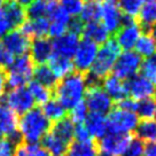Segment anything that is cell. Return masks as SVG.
<instances>
[{
  "instance_id": "6da1fadb",
  "label": "cell",
  "mask_w": 156,
  "mask_h": 156,
  "mask_svg": "<svg viewBox=\"0 0 156 156\" xmlns=\"http://www.w3.org/2000/svg\"><path fill=\"white\" fill-rule=\"evenodd\" d=\"M86 88L85 75L73 71L58 80L54 87V95L66 110H71L76 105L83 101Z\"/></svg>"
},
{
  "instance_id": "7a4b0ae2",
  "label": "cell",
  "mask_w": 156,
  "mask_h": 156,
  "mask_svg": "<svg viewBox=\"0 0 156 156\" xmlns=\"http://www.w3.org/2000/svg\"><path fill=\"white\" fill-rule=\"evenodd\" d=\"M119 54L121 48L118 47L114 39H109L105 44L101 45V47L98 49L97 56L92 67L85 75L87 86L101 85V82L112 71L114 64Z\"/></svg>"
},
{
  "instance_id": "3957f363",
  "label": "cell",
  "mask_w": 156,
  "mask_h": 156,
  "mask_svg": "<svg viewBox=\"0 0 156 156\" xmlns=\"http://www.w3.org/2000/svg\"><path fill=\"white\" fill-rule=\"evenodd\" d=\"M51 131V122L41 109L32 108L19 118L20 138L27 144H39Z\"/></svg>"
},
{
  "instance_id": "277c9868",
  "label": "cell",
  "mask_w": 156,
  "mask_h": 156,
  "mask_svg": "<svg viewBox=\"0 0 156 156\" xmlns=\"http://www.w3.org/2000/svg\"><path fill=\"white\" fill-rule=\"evenodd\" d=\"M34 63L29 54L16 56L5 73L6 83L10 88L25 87V85H28L34 78Z\"/></svg>"
},
{
  "instance_id": "5b68a950",
  "label": "cell",
  "mask_w": 156,
  "mask_h": 156,
  "mask_svg": "<svg viewBox=\"0 0 156 156\" xmlns=\"http://www.w3.org/2000/svg\"><path fill=\"white\" fill-rule=\"evenodd\" d=\"M108 132L117 134H130L136 131L139 118L136 112L124 110L121 108H112L106 117Z\"/></svg>"
},
{
  "instance_id": "8992f818",
  "label": "cell",
  "mask_w": 156,
  "mask_h": 156,
  "mask_svg": "<svg viewBox=\"0 0 156 156\" xmlns=\"http://www.w3.org/2000/svg\"><path fill=\"white\" fill-rule=\"evenodd\" d=\"M142 58L134 51H124L117 58L112 68V75L122 80H129L140 71Z\"/></svg>"
},
{
  "instance_id": "52a82bcc",
  "label": "cell",
  "mask_w": 156,
  "mask_h": 156,
  "mask_svg": "<svg viewBox=\"0 0 156 156\" xmlns=\"http://www.w3.org/2000/svg\"><path fill=\"white\" fill-rule=\"evenodd\" d=\"M142 28L138 23L136 19L125 16L123 17V24L115 34V41L118 47L124 51H132L136 43L142 34Z\"/></svg>"
},
{
  "instance_id": "ba28073f",
  "label": "cell",
  "mask_w": 156,
  "mask_h": 156,
  "mask_svg": "<svg viewBox=\"0 0 156 156\" xmlns=\"http://www.w3.org/2000/svg\"><path fill=\"white\" fill-rule=\"evenodd\" d=\"M84 102L87 107L88 112L100 115L109 114L114 108V101L109 98L101 85H92L87 86L85 92Z\"/></svg>"
},
{
  "instance_id": "9c48e42d",
  "label": "cell",
  "mask_w": 156,
  "mask_h": 156,
  "mask_svg": "<svg viewBox=\"0 0 156 156\" xmlns=\"http://www.w3.org/2000/svg\"><path fill=\"white\" fill-rule=\"evenodd\" d=\"M1 100L2 103L12 109L16 115H23L34 106V99L27 87L10 88L9 91L5 92Z\"/></svg>"
},
{
  "instance_id": "30bf717a",
  "label": "cell",
  "mask_w": 156,
  "mask_h": 156,
  "mask_svg": "<svg viewBox=\"0 0 156 156\" xmlns=\"http://www.w3.org/2000/svg\"><path fill=\"white\" fill-rule=\"evenodd\" d=\"M98 49H99V46L94 44L93 41L85 38L82 39L73 56V69L77 73L86 75L95 60Z\"/></svg>"
},
{
  "instance_id": "8fae6325",
  "label": "cell",
  "mask_w": 156,
  "mask_h": 156,
  "mask_svg": "<svg viewBox=\"0 0 156 156\" xmlns=\"http://www.w3.org/2000/svg\"><path fill=\"white\" fill-rule=\"evenodd\" d=\"M124 15L117 0H100V23L110 34H115L123 24Z\"/></svg>"
},
{
  "instance_id": "7c38bea8",
  "label": "cell",
  "mask_w": 156,
  "mask_h": 156,
  "mask_svg": "<svg viewBox=\"0 0 156 156\" xmlns=\"http://www.w3.org/2000/svg\"><path fill=\"white\" fill-rule=\"evenodd\" d=\"M131 139V134H117L107 132L100 140H98L97 147L100 149L99 151H105L112 156H121L126 149Z\"/></svg>"
},
{
  "instance_id": "4fadbf2b",
  "label": "cell",
  "mask_w": 156,
  "mask_h": 156,
  "mask_svg": "<svg viewBox=\"0 0 156 156\" xmlns=\"http://www.w3.org/2000/svg\"><path fill=\"white\" fill-rule=\"evenodd\" d=\"M30 44L31 40L29 37H27L21 30L17 29L12 30L8 34H6L0 41V45L15 58L29 53Z\"/></svg>"
},
{
  "instance_id": "5bb4252c",
  "label": "cell",
  "mask_w": 156,
  "mask_h": 156,
  "mask_svg": "<svg viewBox=\"0 0 156 156\" xmlns=\"http://www.w3.org/2000/svg\"><path fill=\"white\" fill-rule=\"evenodd\" d=\"M127 88V95L136 101H141L145 99H151L155 95L156 85L142 77L141 75H136L131 79L125 82Z\"/></svg>"
},
{
  "instance_id": "9a60e30c",
  "label": "cell",
  "mask_w": 156,
  "mask_h": 156,
  "mask_svg": "<svg viewBox=\"0 0 156 156\" xmlns=\"http://www.w3.org/2000/svg\"><path fill=\"white\" fill-rule=\"evenodd\" d=\"M0 132L6 138L19 144V139H21L19 134V115L4 103H0Z\"/></svg>"
},
{
  "instance_id": "2e32d148",
  "label": "cell",
  "mask_w": 156,
  "mask_h": 156,
  "mask_svg": "<svg viewBox=\"0 0 156 156\" xmlns=\"http://www.w3.org/2000/svg\"><path fill=\"white\" fill-rule=\"evenodd\" d=\"M79 41H80L79 34L67 31L61 37H58L52 41L53 53L63 58H71L77 49Z\"/></svg>"
},
{
  "instance_id": "e0dca14e",
  "label": "cell",
  "mask_w": 156,
  "mask_h": 156,
  "mask_svg": "<svg viewBox=\"0 0 156 156\" xmlns=\"http://www.w3.org/2000/svg\"><path fill=\"white\" fill-rule=\"evenodd\" d=\"M53 55L52 41L48 38H37L31 41L29 48V56L37 66L46 64Z\"/></svg>"
},
{
  "instance_id": "ac0fdd59",
  "label": "cell",
  "mask_w": 156,
  "mask_h": 156,
  "mask_svg": "<svg viewBox=\"0 0 156 156\" xmlns=\"http://www.w3.org/2000/svg\"><path fill=\"white\" fill-rule=\"evenodd\" d=\"M101 83H102L101 87L105 90V92L107 93L114 102H119L125 98H127V88L125 80L119 79L114 75H109Z\"/></svg>"
},
{
  "instance_id": "d6986e66",
  "label": "cell",
  "mask_w": 156,
  "mask_h": 156,
  "mask_svg": "<svg viewBox=\"0 0 156 156\" xmlns=\"http://www.w3.org/2000/svg\"><path fill=\"white\" fill-rule=\"evenodd\" d=\"M49 20L47 17L28 19L21 25V31L29 38H45L48 36Z\"/></svg>"
},
{
  "instance_id": "ffe728a7",
  "label": "cell",
  "mask_w": 156,
  "mask_h": 156,
  "mask_svg": "<svg viewBox=\"0 0 156 156\" xmlns=\"http://www.w3.org/2000/svg\"><path fill=\"white\" fill-rule=\"evenodd\" d=\"M84 126L86 127L88 134L91 136L93 140H100L106 133L108 132L107 119L103 115L88 112L87 117L83 123Z\"/></svg>"
},
{
  "instance_id": "44dd1931",
  "label": "cell",
  "mask_w": 156,
  "mask_h": 156,
  "mask_svg": "<svg viewBox=\"0 0 156 156\" xmlns=\"http://www.w3.org/2000/svg\"><path fill=\"white\" fill-rule=\"evenodd\" d=\"M5 16L10 23L13 30L16 28H21V25L27 21V10L25 7L19 5L14 0H8L5 5L1 7Z\"/></svg>"
},
{
  "instance_id": "7402d4cb",
  "label": "cell",
  "mask_w": 156,
  "mask_h": 156,
  "mask_svg": "<svg viewBox=\"0 0 156 156\" xmlns=\"http://www.w3.org/2000/svg\"><path fill=\"white\" fill-rule=\"evenodd\" d=\"M82 34L84 38L93 41L98 46L105 44L107 40L110 39V34L100 22H92L84 24Z\"/></svg>"
},
{
  "instance_id": "603a6c76",
  "label": "cell",
  "mask_w": 156,
  "mask_h": 156,
  "mask_svg": "<svg viewBox=\"0 0 156 156\" xmlns=\"http://www.w3.org/2000/svg\"><path fill=\"white\" fill-rule=\"evenodd\" d=\"M41 146L48 153L49 156H66L69 144L58 138L52 131H49L41 140Z\"/></svg>"
},
{
  "instance_id": "cb8c5ba5",
  "label": "cell",
  "mask_w": 156,
  "mask_h": 156,
  "mask_svg": "<svg viewBox=\"0 0 156 156\" xmlns=\"http://www.w3.org/2000/svg\"><path fill=\"white\" fill-rule=\"evenodd\" d=\"M48 67L58 80L73 73V70H75L71 58H63V56H60L54 53L48 60Z\"/></svg>"
},
{
  "instance_id": "d4e9b609",
  "label": "cell",
  "mask_w": 156,
  "mask_h": 156,
  "mask_svg": "<svg viewBox=\"0 0 156 156\" xmlns=\"http://www.w3.org/2000/svg\"><path fill=\"white\" fill-rule=\"evenodd\" d=\"M136 138L142 142L154 144L156 142V119H141L139 121V124L136 126Z\"/></svg>"
},
{
  "instance_id": "484cf974",
  "label": "cell",
  "mask_w": 156,
  "mask_h": 156,
  "mask_svg": "<svg viewBox=\"0 0 156 156\" xmlns=\"http://www.w3.org/2000/svg\"><path fill=\"white\" fill-rule=\"evenodd\" d=\"M56 0H34L25 10L27 16L29 19H38V17H48L51 10L55 5Z\"/></svg>"
},
{
  "instance_id": "4316f807",
  "label": "cell",
  "mask_w": 156,
  "mask_h": 156,
  "mask_svg": "<svg viewBox=\"0 0 156 156\" xmlns=\"http://www.w3.org/2000/svg\"><path fill=\"white\" fill-rule=\"evenodd\" d=\"M136 21L142 30L149 29L156 24V1H146L136 16Z\"/></svg>"
},
{
  "instance_id": "83f0119b",
  "label": "cell",
  "mask_w": 156,
  "mask_h": 156,
  "mask_svg": "<svg viewBox=\"0 0 156 156\" xmlns=\"http://www.w3.org/2000/svg\"><path fill=\"white\" fill-rule=\"evenodd\" d=\"M41 112L51 123L58 122L67 115V110L56 99H51L46 103H44Z\"/></svg>"
},
{
  "instance_id": "f1b7e54d",
  "label": "cell",
  "mask_w": 156,
  "mask_h": 156,
  "mask_svg": "<svg viewBox=\"0 0 156 156\" xmlns=\"http://www.w3.org/2000/svg\"><path fill=\"white\" fill-rule=\"evenodd\" d=\"M98 153L99 151L95 142L71 141L66 156H98Z\"/></svg>"
},
{
  "instance_id": "f546056e",
  "label": "cell",
  "mask_w": 156,
  "mask_h": 156,
  "mask_svg": "<svg viewBox=\"0 0 156 156\" xmlns=\"http://www.w3.org/2000/svg\"><path fill=\"white\" fill-rule=\"evenodd\" d=\"M51 131L56 134L62 140L70 144L73 140V131H75V124L68 117H64L61 121L54 123L53 127H51Z\"/></svg>"
},
{
  "instance_id": "4dcf8cb0",
  "label": "cell",
  "mask_w": 156,
  "mask_h": 156,
  "mask_svg": "<svg viewBox=\"0 0 156 156\" xmlns=\"http://www.w3.org/2000/svg\"><path fill=\"white\" fill-rule=\"evenodd\" d=\"M34 77L37 83L41 84V85H44V86L51 88V90L55 87V85L58 82V79L54 76V73H52V70L49 69L47 64L37 66L34 68Z\"/></svg>"
},
{
  "instance_id": "1f68e13d",
  "label": "cell",
  "mask_w": 156,
  "mask_h": 156,
  "mask_svg": "<svg viewBox=\"0 0 156 156\" xmlns=\"http://www.w3.org/2000/svg\"><path fill=\"white\" fill-rule=\"evenodd\" d=\"M78 19L86 23L92 22H99L100 21V0H88L86 4H84V7Z\"/></svg>"
},
{
  "instance_id": "d6a6232c",
  "label": "cell",
  "mask_w": 156,
  "mask_h": 156,
  "mask_svg": "<svg viewBox=\"0 0 156 156\" xmlns=\"http://www.w3.org/2000/svg\"><path fill=\"white\" fill-rule=\"evenodd\" d=\"M134 49H136L134 52L139 54L141 58H147L156 54V43L146 32V34H142L140 36V38L138 39L136 46H134Z\"/></svg>"
},
{
  "instance_id": "836d02e7",
  "label": "cell",
  "mask_w": 156,
  "mask_h": 156,
  "mask_svg": "<svg viewBox=\"0 0 156 156\" xmlns=\"http://www.w3.org/2000/svg\"><path fill=\"white\" fill-rule=\"evenodd\" d=\"M28 90H29L30 94L34 99V103H38V105L43 106L44 103H46L48 100L52 99V90L41 85V84L37 83L36 80L30 82Z\"/></svg>"
},
{
  "instance_id": "e575fe53",
  "label": "cell",
  "mask_w": 156,
  "mask_h": 156,
  "mask_svg": "<svg viewBox=\"0 0 156 156\" xmlns=\"http://www.w3.org/2000/svg\"><path fill=\"white\" fill-rule=\"evenodd\" d=\"M14 156H49L40 144L22 142L16 146Z\"/></svg>"
},
{
  "instance_id": "d590c367",
  "label": "cell",
  "mask_w": 156,
  "mask_h": 156,
  "mask_svg": "<svg viewBox=\"0 0 156 156\" xmlns=\"http://www.w3.org/2000/svg\"><path fill=\"white\" fill-rule=\"evenodd\" d=\"M117 4L123 15L136 19L145 0H117Z\"/></svg>"
},
{
  "instance_id": "8d00e7d4",
  "label": "cell",
  "mask_w": 156,
  "mask_h": 156,
  "mask_svg": "<svg viewBox=\"0 0 156 156\" xmlns=\"http://www.w3.org/2000/svg\"><path fill=\"white\" fill-rule=\"evenodd\" d=\"M136 114L139 119H151L155 117V101L154 99H145L136 102Z\"/></svg>"
},
{
  "instance_id": "74e56055",
  "label": "cell",
  "mask_w": 156,
  "mask_h": 156,
  "mask_svg": "<svg viewBox=\"0 0 156 156\" xmlns=\"http://www.w3.org/2000/svg\"><path fill=\"white\" fill-rule=\"evenodd\" d=\"M139 73L142 77L147 78L151 83L156 84V54L147 58L146 60H142Z\"/></svg>"
},
{
  "instance_id": "f35d334b",
  "label": "cell",
  "mask_w": 156,
  "mask_h": 156,
  "mask_svg": "<svg viewBox=\"0 0 156 156\" xmlns=\"http://www.w3.org/2000/svg\"><path fill=\"white\" fill-rule=\"evenodd\" d=\"M58 6L70 16L77 17L84 7V0H58Z\"/></svg>"
},
{
  "instance_id": "ab89813d",
  "label": "cell",
  "mask_w": 156,
  "mask_h": 156,
  "mask_svg": "<svg viewBox=\"0 0 156 156\" xmlns=\"http://www.w3.org/2000/svg\"><path fill=\"white\" fill-rule=\"evenodd\" d=\"M88 109L86 107V105L84 102V100L82 102H79L78 105H76L75 107L70 110V119L71 122L77 125V124H83L86 119V117L88 115Z\"/></svg>"
},
{
  "instance_id": "60d3db41",
  "label": "cell",
  "mask_w": 156,
  "mask_h": 156,
  "mask_svg": "<svg viewBox=\"0 0 156 156\" xmlns=\"http://www.w3.org/2000/svg\"><path fill=\"white\" fill-rule=\"evenodd\" d=\"M144 151H145V144L138 138H132L126 149L121 156H144Z\"/></svg>"
},
{
  "instance_id": "b9f144b4",
  "label": "cell",
  "mask_w": 156,
  "mask_h": 156,
  "mask_svg": "<svg viewBox=\"0 0 156 156\" xmlns=\"http://www.w3.org/2000/svg\"><path fill=\"white\" fill-rule=\"evenodd\" d=\"M17 145V142L8 138L0 139V156H14Z\"/></svg>"
},
{
  "instance_id": "7bdbcfd3",
  "label": "cell",
  "mask_w": 156,
  "mask_h": 156,
  "mask_svg": "<svg viewBox=\"0 0 156 156\" xmlns=\"http://www.w3.org/2000/svg\"><path fill=\"white\" fill-rule=\"evenodd\" d=\"M73 139L77 142H94L91 136L88 134L86 127L84 124H77L75 125V131H73Z\"/></svg>"
},
{
  "instance_id": "ee69618b",
  "label": "cell",
  "mask_w": 156,
  "mask_h": 156,
  "mask_svg": "<svg viewBox=\"0 0 156 156\" xmlns=\"http://www.w3.org/2000/svg\"><path fill=\"white\" fill-rule=\"evenodd\" d=\"M15 56L5 49L1 45H0V69H8L10 67V64L13 63Z\"/></svg>"
},
{
  "instance_id": "f6af8a7d",
  "label": "cell",
  "mask_w": 156,
  "mask_h": 156,
  "mask_svg": "<svg viewBox=\"0 0 156 156\" xmlns=\"http://www.w3.org/2000/svg\"><path fill=\"white\" fill-rule=\"evenodd\" d=\"M12 30H13L12 25H10V23L8 22L7 17L5 16L2 9L0 8V37L2 38L6 34H8Z\"/></svg>"
},
{
  "instance_id": "bcb514c9",
  "label": "cell",
  "mask_w": 156,
  "mask_h": 156,
  "mask_svg": "<svg viewBox=\"0 0 156 156\" xmlns=\"http://www.w3.org/2000/svg\"><path fill=\"white\" fill-rule=\"evenodd\" d=\"M136 100H133L131 98H125L124 100L117 102V107L121 108V109H124V110H129V112H136Z\"/></svg>"
},
{
  "instance_id": "7dc6e473",
  "label": "cell",
  "mask_w": 156,
  "mask_h": 156,
  "mask_svg": "<svg viewBox=\"0 0 156 156\" xmlns=\"http://www.w3.org/2000/svg\"><path fill=\"white\" fill-rule=\"evenodd\" d=\"M6 87H7V83H6V75L4 70L0 69V100L4 97L6 92Z\"/></svg>"
},
{
  "instance_id": "c3c4849f",
  "label": "cell",
  "mask_w": 156,
  "mask_h": 156,
  "mask_svg": "<svg viewBox=\"0 0 156 156\" xmlns=\"http://www.w3.org/2000/svg\"><path fill=\"white\" fill-rule=\"evenodd\" d=\"M144 156H156V142H154V144H148L145 147Z\"/></svg>"
},
{
  "instance_id": "681fc988",
  "label": "cell",
  "mask_w": 156,
  "mask_h": 156,
  "mask_svg": "<svg viewBox=\"0 0 156 156\" xmlns=\"http://www.w3.org/2000/svg\"><path fill=\"white\" fill-rule=\"evenodd\" d=\"M147 34H149L151 38H153V40L156 43V24H154L153 27H151V28L148 29V31H147Z\"/></svg>"
},
{
  "instance_id": "f907efd6",
  "label": "cell",
  "mask_w": 156,
  "mask_h": 156,
  "mask_svg": "<svg viewBox=\"0 0 156 156\" xmlns=\"http://www.w3.org/2000/svg\"><path fill=\"white\" fill-rule=\"evenodd\" d=\"M15 2H17L19 5L23 6V7H28V6L34 1V0H14Z\"/></svg>"
},
{
  "instance_id": "816d5d0a",
  "label": "cell",
  "mask_w": 156,
  "mask_h": 156,
  "mask_svg": "<svg viewBox=\"0 0 156 156\" xmlns=\"http://www.w3.org/2000/svg\"><path fill=\"white\" fill-rule=\"evenodd\" d=\"M98 156H112V155H109V154L105 153V151H99V153H98Z\"/></svg>"
},
{
  "instance_id": "f5cc1de1",
  "label": "cell",
  "mask_w": 156,
  "mask_h": 156,
  "mask_svg": "<svg viewBox=\"0 0 156 156\" xmlns=\"http://www.w3.org/2000/svg\"><path fill=\"white\" fill-rule=\"evenodd\" d=\"M2 7V0H0V8Z\"/></svg>"
},
{
  "instance_id": "db71d44e",
  "label": "cell",
  "mask_w": 156,
  "mask_h": 156,
  "mask_svg": "<svg viewBox=\"0 0 156 156\" xmlns=\"http://www.w3.org/2000/svg\"><path fill=\"white\" fill-rule=\"evenodd\" d=\"M2 138H4V136H2V133L0 132V139H2Z\"/></svg>"
},
{
  "instance_id": "11a10c76",
  "label": "cell",
  "mask_w": 156,
  "mask_h": 156,
  "mask_svg": "<svg viewBox=\"0 0 156 156\" xmlns=\"http://www.w3.org/2000/svg\"><path fill=\"white\" fill-rule=\"evenodd\" d=\"M155 116H156V102H155Z\"/></svg>"
},
{
  "instance_id": "9f6ffc18",
  "label": "cell",
  "mask_w": 156,
  "mask_h": 156,
  "mask_svg": "<svg viewBox=\"0 0 156 156\" xmlns=\"http://www.w3.org/2000/svg\"><path fill=\"white\" fill-rule=\"evenodd\" d=\"M148 1H156V0H148Z\"/></svg>"
},
{
  "instance_id": "6f0895ef",
  "label": "cell",
  "mask_w": 156,
  "mask_h": 156,
  "mask_svg": "<svg viewBox=\"0 0 156 156\" xmlns=\"http://www.w3.org/2000/svg\"><path fill=\"white\" fill-rule=\"evenodd\" d=\"M87 1H88V0H87Z\"/></svg>"
}]
</instances>
